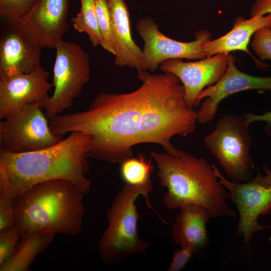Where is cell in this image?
Segmentation results:
<instances>
[{"label":"cell","mask_w":271,"mask_h":271,"mask_svg":"<svg viewBox=\"0 0 271 271\" xmlns=\"http://www.w3.org/2000/svg\"><path fill=\"white\" fill-rule=\"evenodd\" d=\"M235 58L228 55V64L225 74L216 84L205 88L198 96L195 107L205 98L197 111V121L202 124L215 117L219 103L227 97L244 90L258 89L271 92V76L258 77L243 73L235 66Z\"/></svg>","instance_id":"7c38bea8"},{"label":"cell","mask_w":271,"mask_h":271,"mask_svg":"<svg viewBox=\"0 0 271 271\" xmlns=\"http://www.w3.org/2000/svg\"><path fill=\"white\" fill-rule=\"evenodd\" d=\"M49 73L42 66L28 73L0 78V119L8 118L25 105L37 102L42 106L50 97L53 84Z\"/></svg>","instance_id":"5bb4252c"},{"label":"cell","mask_w":271,"mask_h":271,"mask_svg":"<svg viewBox=\"0 0 271 271\" xmlns=\"http://www.w3.org/2000/svg\"><path fill=\"white\" fill-rule=\"evenodd\" d=\"M112 29L116 46L114 64L142 70L143 50L133 40L130 26L129 13L124 0H107Z\"/></svg>","instance_id":"e0dca14e"},{"label":"cell","mask_w":271,"mask_h":271,"mask_svg":"<svg viewBox=\"0 0 271 271\" xmlns=\"http://www.w3.org/2000/svg\"><path fill=\"white\" fill-rule=\"evenodd\" d=\"M153 189L152 183L139 186L125 184L117 193L107 211L108 226L99 243L103 262L117 264L129 256L143 253L150 246V242L138 233L140 215L135 202L140 195H143L147 207L155 211L149 199V194Z\"/></svg>","instance_id":"5b68a950"},{"label":"cell","mask_w":271,"mask_h":271,"mask_svg":"<svg viewBox=\"0 0 271 271\" xmlns=\"http://www.w3.org/2000/svg\"><path fill=\"white\" fill-rule=\"evenodd\" d=\"M68 0H36L17 22L40 48H55L68 29Z\"/></svg>","instance_id":"8fae6325"},{"label":"cell","mask_w":271,"mask_h":271,"mask_svg":"<svg viewBox=\"0 0 271 271\" xmlns=\"http://www.w3.org/2000/svg\"><path fill=\"white\" fill-rule=\"evenodd\" d=\"M90 138L72 132L52 147L13 153L0 148V197L12 200L36 184L53 179L72 182L85 195L91 189Z\"/></svg>","instance_id":"7a4b0ae2"},{"label":"cell","mask_w":271,"mask_h":271,"mask_svg":"<svg viewBox=\"0 0 271 271\" xmlns=\"http://www.w3.org/2000/svg\"><path fill=\"white\" fill-rule=\"evenodd\" d=\"M196 252L190 246H181L173 252L172 260L167 268L168 271H180L188 263Z\"/></svg>","instance_id":"484cf974"},{"label":"cell","mask_w":271,"mask_h":271,"mask_svg":"<svg viewBox=\"0 0 271 271\" xmlns=\"http://www.w3.org/2000/svg\"><path fill=\"white\" fill-rule=\"evenodd\" d=\"M246 122L250 125L256 121H262L265 123L264 130L268 136L271 138V110L265 112L261 115L255 114L250 112L243 114Z\"/></svg>","instance_id":"83f0119b"},{"label":"cell","mask_w":271,"mask_h":271,"mask_svg":"<svg viewBox=\"0 0 271 271\" xmlns=\"http://www.w3.org/2000/svg\"><path fill=\"white\" fill-rule=\"evenodd\" d=\"M271 26V13L265 16L256 15L248 20L239 17L236 18L232 28L227 33L213 40H210L203 46L207 57L231 51H242L249 54L254 61L257 68L265 70L270 66L255 58L247 47L254 33L261 28Z\"/></svg>","instance_id":"2e32d148"},{"label":"cell","mask_w":271,"mask_h":271,"mask_svg":"<svg viewBox=\"0 0 271 271\" xmlns=\"http://www.w3.org/2000/svg\"><path fill=\"white\" fill-rule=\"evenodd\" d=\"M172 225L173 242L179 246H192L196 252L208 242L207 223L211 218L207 211L196 205H184Z\"/></svg>","instance_id":"ac0fdd59"},{"label":"cell","mask_w":271,"mask_h":271,"mask_svg":"<svg viewBox=\"0 0 271 271\" xmlns=\"http://www.w3.org/2000/svg\"><path fill=\"white\" fill-rule=\"evenodd\" d=\"M21 237L14 227L0 231V265L12 256Z\"/></svg>","instance_id":"d4e9b609"},{"label":"cell","mask_w":271,"mask_h":271,"mask_svg":"<svg viewBox=\"0 0 271 271\" xmlns=\"http://www.w3.org/2000/svg\"><path fill=\"white\" fill-rule=\"evenodd\" d=\"M13 201L9 198L0 197V231L14 227Z\"/></svg>","instance_id":"4316f807"},{"label":"cell","mask_w":271,"mask_h":271,"mask_svg":"<svg viewBox=\"0 0 271 271\" xmlns=\"http://www.w3.org/2000/svg\"><path fill=\"white\" fill-rule=\"evenodd\" d=\"M99 29L102 43L101 47L113 55L116 53V46L112 29L107 0H95Z\"/></svg>","instance_id":"7402d4cb"},{"label":"cell","mask_w":271,"mask_h":271,"mask_svg":"<svg viewBox=\"0 0 271 271\" xmlns=\"http://www.w3.org/2000/svg\"><path fill=\"white\" fill-rule=\"evenodd\" d=\"M42 49L17 22H8L0 41V78L33 72L40 66Z\"/></svg>","instance_id":"9a60e30c"},{"label":"cell","mask_w":271,"mask_h":271,"mask_svg":"<svg viewBox=\"0 0 271 271\" xmlns=\"http://www.w3.org/2000/svg\"><path fill=\"white\" fill-rule=\"evenodd\" d=\"M154 166L151 160L139 155L120 163V173L126 184L131 186L144 185L152 183L151 176Z\"/></svg>","instance_id":"44dd1931"},{"label":"cell","mask_w":271,"mask_h":271,"mask_svg":"<svg viewBox=\"0 0 271 271\" xmlns=\"http://www.w3.org/2000/svg\"><path fill=\"white\" fill-rule=\"evenodd\" d=\"M84 195L64 179L36 184L14 199V227L21 236L39 229L77 234L82 228Z\"/></svg>","instance_id":"277c9868"},{"label":"cell","mask_w":271,"mask_h":271,"mask_svg":"<svg viewBox=\"0 0 271 271\" xmlns=\"http://www.w3.org/2000/svg\"><path fill=\"white\" fill-rule=\"evenodd\" d=\"M228 54H216L194 62H183L175 59L162 62L160 68L163 72L176 75L183 84L185 99L195 108L199 94L208 86L218 82L225 74L228 64Z\"/></svg>","instance_id":"4fadbf2b"},{"label":"cell","mask_w":271,"mask_h":271,"mask_svg":"<svg viewBox=\"0 0 271 271\" xmlns=\"http://www.w3.org/2000/svg\"><path fill=\"white\" fill-rule=\"evenodd\" d=\"M81 7L76 16L71 19L73 28L79 33H85L94 47L101 46L95 0H80Z\"/></svg>","instance_id":"ffe728a7"},{"label":"cell","mask_w":271,"mask_h":271,"mask_svg":"<svg viewBox=\"0 0 271 271\" xmlns=\"http://www.w3.org/2000/svg\"><path fill=\"white\" fill-rule=\"evenodd\" d=\"M55 49L54 90L42 106L49 119L72 106L90 77L88 55L79 45L62 40Z\"/></svg>","instance_id":"52a82bcc"},{"label":"cell","mask_w":271,"mask_h":271,"mask_svg":"<svg viewBox=\"0 0 271 271\" xmlns=\"http://www.w3.org/2000/svg\"><path fill=\"white\" fill-rule=\"evenodd\" d=\"M269 13H271V0H256L251 7L250 17L264 16Z\"/></svg>","instance_id":"f1b7e54d"},{"label":"cell","mask_w":271,"mask_h":271,"mask_svg":"<svg viewBox=\"0 0 271 271\" xmlns=\"http://www.w3.org/2000/svg\"><path fill=\"white\" fill-rule=\"evenodd\" d=\"M151 155L158 168L160 185L167 189L163 197L167 208L196 205L206 209L211 218L235 216L228 202L229 192L205 158L180 150L175 155L152 152Z\"/></svg>","instance_id":"3957f363"},{"label":"cell","mask_w":271,"mask_h":271,"mask_svg":"<svg viewBox=\"0 0 271 271\" xmlns=\"http://www.w3.org/2000/svg\"><path fill=\"white\" fill-rule=\"evenodd\" d=\"M249 126L243 115L225 113L203 138L205 145L232 182H246L253 177Z\"/></svg>","instance_id":"8992f818"},{"label":"cell","mask_w":271,"mask_h":271,"mask_svg":"<svg viewBox=\"0 0 271 271\" xmlns=\"http://www.w3.org/2000/svg\"><path fill=\"white\" fill-rule=\"evenodd\" d=\"M136 26L144 42L142 70L153 72L162 62L170 59L201 60L207 57L202 49L212 37L207 30L197 31L195 40L184 42L166 36L151 17L141 19Z\"/></svg>","instance_id":"30bf717a"},{"label":"cell","mask_w":271,"mask_h":271,"mask_svg":"<svg viewBox=\"0 0 271 271\" xmlns=\"http://www.w3.org/2000/svg\"><path fill=\"white\" fill-rule=\"evenodd\" d=\"M55 233L39 229L21 236L12 256L0 265L1 271H27L37 255L51 243Z\"/></svg>","instance_id":"d6986e66"},{"label":"cell","mask_w":271,"mask_h":271,"mask_svg":"<svg viewBox=\"0 0 271 271\" xmlns=\"http://www.w3.org/2000/svg\"><path fill=\"white\" fill-rule=\"evenodd\" d=\"M138 78L142 83L133 91L101 92L86 109L50 118L52 131L62 136L72 132L88 135L89 157L110 163L131 157L133 146L144 143L177 154L171 140L194 131L197 111L187 103L184 86L174 74L141 70Z\"/></svg>","instance_id":"6da1fadb"},{"label":"cell","mask_w":271,"mask_h":271,"mask_svg":"<svg viewBox=\"0 0 271 271\" xmlns=\"http://www.w3.org/2000/svg\"><path fill=\"white\" fill-rule=\"evenodd\" d=\"M64 139L52 131L42 105L37 102L25 105L14 115L0 121L1 148L11 153L42 150Z\"/></svg>","instance_id":"9c48e42d"},{"label":"cell","mask_w":271,"mask_h":271,"mask_svg":"<svg viewBox=\"0 0 271 271\" xmlns=\"http://www.w3.org/2000/svg\"><path fill=\"white\" fill-rule=\"evenodd\" d=\"M36 0H0V16L7 22H17L33 6Z\"/></svg>","instance_id":"603a6c76"},{"label":"cell","mask_w":271,"mask_h":271,"mask_svg":"<svg viewBox=\"0 0 271 271\" xmlns=\"http://www.w3.org/2000/svg\"><path fill=\"white\" fill-rule=\"evenodd\" d=\"M212 165L220 182L229 192V199L237 208L239 216L237 234L243 237L249 249L253 234L271 227L258 222L259 216L271 211V170L263 165L264 175L258 170L249 181L236 183L227 179L215 164Z\"/></svg>","instance_id":"ba28073f"},{"label":"cell","mask_w":271,"mask_h":271,"mask_svg":"<svg viewBox=\"0 0 271 271\" xmlns=\"http://www.w3.org/2000/svg\"><path fill=\"white\" fill-rule=\"evenodd\" d=\"M250 45L260 60H271V26L257 30L253 34Z\"/></svg>","instance_id":"cb8c5ba5"}]
</instances>
